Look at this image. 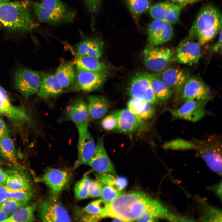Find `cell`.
Here are the masks:
<instances>
[{
    "mask_svg": "<svg viewBox=\"0 0 222 222\" xmlns=\"http://www.w3.org/2000/svg\"><path fill=\"white\" fill-rule=\"evenodd\" d=\"M145 193L134 191L121 194L111 202L107 209L97 216L118 218L122 221H133L144 214L154 202Z\"/></svg>",
    "mask_w": 222,
    "mask_h": 222,
    "instance_id": "1",
    "label": "cell"
},
{
    "mask_svg": "<svg viewBox=\"0 0 222 222\" xmlns=\"http://www.w3.org/2000/svg\"><path fill=\"white\" fill-rule=\"evenodd\" d=\"M222 26V15L220 10L212 5H206L198 12L190 29L189 39H196L200 45H203L220 33Z\"/></svg>",
    "mask_w": 222,
    "mask_h": 222,
    "instance_id": "2",
    "label": "cell"
},
{
    "mask_svg": "<svg viewBox=\"0 0 222 222\" xmlns=\"http://www.w3.org/2000/svg\"><path fill=\"white\" fill-rule=\"evenodd\" d=\"M30 5L40 23L51 26L69 24L76 17V11L61 0H41Z\"/></svg>",
    "mask_w": 222,
    "mask_h": 222,
    "instance_id": "3",
    "label": "cell"
},
{
    "mask_svg": "<svg viewBox=\"0 0 222 222\" xmlns=\"http://www.w3.org/2000/svg\"><path fill=\"white\" fill-rule=\"evenodd\" d=\"M0 22L12 31L29 32L37 27L28 5L10 1L0 3Z\"/></svg>",
    "mask_w": 222,
    "mask_h": 222,
    "instance_id": "4",
    "label": "cell"
},
{
    "mask_svg": "<svg viewBox=\"0 0 222 222\" xmlns=\"http://www.w3.org/2000/svg\"><path fill=\"white\" fill-rule=\"evenodd\" d=\"M195 144L197 156L201 158L212 171L222 175V149L220 141L215 137H210Z\"/></svg>",
    "mask_w": 222,
    "mask_h": 222,
    "instance_id": "5",
    "label": "cell"
},
{
    "mask_svg": "<svg viewBox=\"0 0 222 222\" xmlns=\"http://www.w3.org/2000/svg\"><path fill=\"white\" fill-rule=\"evenodd\" d=\"M57 195L48 197L43 201L38 208L39 216L44 222L71 221V219L65 208Z\"/></svg>",
    "mask_w": 222,
    "mask_h": 222,
    "instance_id": "6",
    "label": "cell"
},
{
    "mask_svg": "<svg viewBox=\"0 0 222 222\" xmlns=\"http://www.w3.org/2000/svg\"><path fill=\"white\" fill-rule=\"evenodd\" d=\"M129 92L132 98L151 104L158 102L151 85L150 74L146 72L138 73L132 77Z\"/></svg>",
    "mask_w": 222,
    "mask_h": 222,
    "instance_id": "7",
    "label": "cell"
},
{
    "mask_svg": "<svg viewBox=\"0 0 222 222\" xmlns=\"http://www.w3.org/2000/svg\"><path fill=\"white\" fill-rule=\"evenodd\" d=\"M174 52L170 48L150 45L144 51V63L150 70L155 72H162L168 66Z\"/></svg>",
    "mask_w": 222,
    "mask_h": 222,
    "instance_id": "8",
    "label": "cell"
},
{
    "mask_svg": "<svg viewBox=\"0 0 222 222\" xmlns=\"http://www.w3.org/2000/svg\"><path fill=\"white\" fill-rule=\"evenodd\" d=\"M41 78L37 72L22 68L16 72L14 78L16 89L25 97L37 92Z\"/></svg>",
    "mask_w": 222,
    "mask_h": 222,
    "instance_id": "9",
    "label": "cell"
},
{
    "mask_svg": "<svg viewBox=\"0 0 222 222\" xmlns=\"http://www.w3.org/2000/svg\"><path fill=\"white\" fill-rule=\"evenodd\" d=\"M200 46L190 39L183 40L174 53L171 61L190 66L197 63L202 56Z\"/></svg>",
    "mask_w": 222,
    "mask_h": 222,
    "instance_id": "10",
    "label": "cell"
},
{
    "mask_svg": "<svg viewBox=\"0 0 222 222\" xmlns=\"http://www.w3.org/2000/svg\"><path fill=\"white\" fill-rule=\"evenodd\" d=\"M0 114L17 125L24 124L30 120V117L25 109L13 105L6 92L0 86Z\"/></svg>",
    "mask_w": 222,
    "mask_h": 222,
    "instance_id": "11",
    "label": "cell"
},
{
    "mask_svg": "<svg viewBox=\"0 0 222 222\" xmlns=\"http://www.w3.org/2000/svg\"><path fill=\"white\" fill-rule=\"evenodd\" d=\"M182 7L183 5L165 2L154 4L149 10L154 20L172 24L179 21Z\"/></svg>",
    "mask_w": 222,
    "mask_h": 222,
    "instance_id": "12",
    "label": "cell"
},
{
    "mask_svg": "<svg viewBox=\"0 0 222 222\" xmlns=\"http://www.w3.org/2000/svg\"><path fill=\"white\" fill-rule=\"evenodd\" d=\"M67 118L73 122L78 131L79 136L88 131L89 116L88 106L82 99L73 102L66 111Z\"/></svg>",
    "mask_w": 222,
    "mask_h": 222,
    "instance_id": "13",
    "label": "cell"
},
{
    "mask_svg": "<svg viewBox=\"0 0 222 222\" xmlns=\"http://www.w3.org/2000/svg\"><path fill=\"white\" fill-rule=\"evenodd\" d=\"M210 98L204 100L188 99L179 108L173 110L171 113L175 117L192 122L198 121L205 114V106Z\"/></svg>",
    "mask_w": 222,
    "mask_h": 222,
    "instance_id": "14",
    "label": "cell"
},
{
    "mask_svg": "<svg viewBox=\"0 0 222 222\" xmlns=\"http://www.w3.org/2000/svg\"><path fill=\"white\" fill-rule=\"evenodd\" d=\"M70 178V175L67 172L49 168L36 180L46 184L50 189L52 194L57 195L62 191Z\"/></svg>",
    "mask_w": 222,
    "mask_h": 222,
    "instance_id": "15",
    "label": "cell"
},
{
    "mask_svg": "<svg viewBox=\"0 0 222 222\" xmlns=\"http://www.w3.org/2000/svg\"><path fill=\"white\" fill-rule=\"evenodd\" d=\"M182 91V97L185 100H202L210 98L208 87L200 77L197 76L189 77Z\"/></svg>",
    "mask_w": 222,
    "mask_h": 222,
    "instance_id": "16",
    "label": "cell"
},
{
    "mask_svg": "<svg viewBox=\"0 0 222 222\" xmlns=\"http://www.w3.org/2000/svg\"><path fill=\"white\" fill-rule=\"evenodd\" d=\"M107 77L105 72L78 71L76 77V84L81 90L90 92L99 88L104 84Z\"/></svg>",
    "mask_w": 222,
    "mask_h": 222,
    "instance_id": "17",
    "label": "cell"
},
{
    "mask_svg": "<svg viewBox=\"0 0 222 222\" xmlns=\"http://www.w3.org/2000/svg\"><path fill=\"white\" fill-rule=\"evenodd\" d=\"M87 164L97 173H108L116 175L113 165L105 148L102 139L98 140L94 154Z\"/></svg>",
    "mask_w": 222,
    "mask_h": 222,
    "instance_id": "18",
    "label": "cell"
},
{
    "mask_svg": "<svg viewBox=\"0 0 222 222\" xmlns=\"http://www.w3.org/2000/svg\"><path fill=\"white\" fill-rule=\"evenodd\" d=\"M160 77L171 90L173 89L177 92L182 90L186 81L189 77L187 71L174 67L165 68L162 72Z\"/></svg>",
    "mask_w": 222,
    "mask_h": 222,
    "instance_id": "19",
    "label": "cell"
},
{
    "mask_svg": "<svg viewBox=\"0 0 222 222\" xmlns=\"http://www.w3.org/2000/svg\"><path fill=\"white\" fill-rule=\"evenodd\" d=\"M118 118L116 129L119 132L131 133L137 130L143 123V120L128 109L117 111Z\"/></svg>",
    "mask_w": 222,
    "mask_h": 222,
    "instance_id": "20",
    "label": "cell"
},
{
    "mask_svg": "<svg viewBox=\"0 0 222 222\" xmlns=\"http://www.w3.org/2000/svg\"><path fill=\"white\" fill-rule=\"evenodd\" d=\"M6 172L7 178L3 183L7 187L16 191H32L31 180L25 173L16 169Z\"/></svg>",
    "mask_w": 222,
    "mask_h": 222,
    "instance_id": "21",
    "label": "cell"
},
{
    "mask_svg": "<svg viewBox=\"0 0 222 222\" xmlns=\"http://www.w3.org/2000/svg\"><path fill=\"white\" fill-rule=\"evenodd\" d=\"M63 90L55 75L45 74L41 78L37 93L41 98L47 99L59 94Z\"/></svg>",
    "mask_w": 222,
    "mask_h": 222,
    "instance_id": "22",
    "label": "cell"
},
{
    "mask_svg": "<svg viewBox=\"0 0 222 222\" xmlns=\"http://www.w3.org/2000/svg\"><path fill=\"white\" fill-rule=\"evenodd\" d=\"M103 45V42L99 39L89 37L78 43L76 47L79 55L88 56L98 59L102 55Z\"/></svg>",
    "mask_w": 222,
    "mask_h": 222,
    "instance_id": "23",
    "label": "cell"
},
{
    "mask_svg": "<svg viewBox=\"0 0 222 222\" xmlns=\"http://www.w3.org/2000/svg\"><path fill=\"white\" fill-rule=\"evenodd\" d=\"M96 146L93 138L88 131L79 136L77 146L79 163L87 164L94 154Z\"/></svg>",
    "mask_w": 222,
    "mask_h": 222,
    "instance_id": "24",
    "label": "cell"
},
{
    "mask_svg": "<svg viewBox=\"0 0 222 222\" xmlns=\"http://www.w3.org/2000/svg\"><path fill=\"white\" fill-rule=\"evenodd\" d=\"M74 65L72 61L64 62L56 70L55 75L63 89L72 86L76 80Z\"/></svg>",
    "mask_w": 222,
    "mask_h": 222,
    "instance_id": "25",
    "label": "cell"
},
{
    "mask_svg": "<svg viewBox=\"0 0 222 222\" xmlns=\"http://www.w3.org/2000/svg\"><path fill=\"white\" fill-rule=\"evenodd\" d=\"M88 109L89 117L93 120L103 117L109 109V104L104 97L99 95H89L88 97Z\"/></svg>",
    "mask_w": 222,
    "mask_h": 222,
    "instance_id": "26",
    "label": "cell"
},
{
    "mask_svg": "<svg viewBox=\"0 0 222 222\" xmlns=\"http://www.w3.org/2000/svg\"><path fill=\"white\" fill-rule=\"evenodd\" d=\"M127 107L132 113L142 120L150 119L155 113L151 104L132 97L128 101Z\"/></svg>",
    "mask_w": 222,
    "mask_h": 222,
    "instance_id": "27",
    "label": "cell"
},
{
    "mask_svg": "<svg viewBox=\"0 0 222 222\" xmlns=\"http://www.w3.org/2000/svg\"><path fill=\"white\" fill-rule=\"evenodd\" d=\"M78 71L105 72L107 67L98 59L87 56L79 55L74 62Z\"/></svg>",
    "mask_w": 222,
    "mask_h": 222,
    "instance_id": "28",
    "label": "cell"
},
{
    "mask_svg": "<svg viewBox=\"0 0 222 222\" xmlns=\"http://www.w3.org/2000/svg\"><path fill=\"white\" fill-rule=\"evenodd\" d=\"M36 203L23 206L11 214L3 222H32L35 220V212L38 207Z\"/></svg>",
    "mask_w": 222,
    "mask_h": 222,
    "instance_id": "29",
    "label": "cell"
},
{
    "mask_svg": "<svg viewBox=\"0 0 222 222\" xmlns=\"http://www.w3.org/2000/svg\"><path fill=\"white\" fill-rule=\"evenodd\" d=\"M168 213L166 208L160 202L155 200L150 207L135 221L138 222L155 221L159 219H164Z\"/></svg>",
    "mask_w": 222,
    "mask_h": 222,
    "instance_id": "30",
    "label": "cell"
},
{
    "mask_svg": "<svg viewBox=\"0 0 222 222\" xmlns=\"http://www.w3.org/2000/svg\"><path fill=\"white\" fill-rule=\"evenodd\" d=\"M151 85L157 98L160 100L166 101L172 95V91L156 74H150Z\"/></svg>",
    "mask_w": 222,
    "mask_h": 222,
    "instance_id": "31",
    "label": "cell"
},
{
    "mask_svg": "<svg viewBox=\"0 0 222 222\" xmlns=\"http://www.w3.org/2000/svg\"><path fill=\"white\" fill-rule=\"evenodd\" d=\"M0 156L16 167H20L14 141L9 136L0 140Z\"/></svg>",
    "mask_w": 222,
    "mask_h": 222,
    "instance_id": "32",
    "label": "cell"
},
{
    "mask_svg": "<svg viewBox=\"0 0 222 222\" xmlns=\"http://www.w3.org/2000/svg\"><path fill=\"white\" fill-rule=\"evenodd\" d=\"M97 181L105 185L110 186L122 191L128 183L127 179L122 176H116L111 173H98L95 174Z\"/></svg>",
    "mask_w": 222,
    "mask_h": 222,
    "instance_id": "33",
    "label": "cell"
},
{
    "mask_svg": "<svg viewBox=\"0 0 222 222\" xmlns=\"http://www.w3.org/2000/svg\"><path fill=\"white\" fill-rule=\"evenodd\" d=\"M171 25L156 20L150 23L148 28V40L150 45L157 46L160 37Z\"/></svg>",
    "mask_w": 222,
    "mask_h": 222,
    "instance_id": "34",
    "label": "cell"
},
{
    "mask_svg": "<svg viewBox=\"0 0 222 222\" xmlns=\"http://www.w3.org/2000/svg\"><path fill=\"white\" fill-rule=\"evenodd\" d=\"M32 196V191H16L0 184V203L9 199H14L28 202Z\"/></svg>",
    "mask_w": 222,
    "mask_h": 222,
    "instance_id": "35",
    "label": "cell"
},
{
    "mask_svg": "<svg viewBox=\"0 0 222 222\" xmlns=\"http://www.w3.org/2000/svg\"><path fill=\"white\" fill-rule=\"evenodd\" d=\"M133 17L138 19L150 7V0H125Z\"/></svg>",
    "mask_w": 222,
    "mask_h": 222,
    "instance_id": "36",
    "label": "cell"
},
{
    "mask_svg": "<svg viewBox=\"0 0 222 222\" xmlns=\"http://www.w3.org/2000/svg\"><path fill=\"white\" fill-rule=\"evenodd\" d=\"M90 181L89 178L86 174L76 183L74 191L75 197L77 200L84 199L88 197V190Z\"/></svg>",
    "mask_w": 222,
    "mask_h": 222,
    "instance_id": "37",
    "label": "cell"
},
{
    "mask_svg": "<svg viewBox=\"0 0 222 222\" xmlns=\"http://www.w3.org/2000/svg\"><path fill=\"white\" fill-rule=\"evenodd\" d=\"M200 220L204 221H222L221 211L207 205L202 210Z\"/></svg>",
    "mask_w": 222,
    "mask_h": 222,
    "instance_id": "38",
    "label": "cell"
},
{
    "mask_svg": "<svg viewBox=\"0 0 222 222\" xmlns=\"http://www.w3.org/2000/svg\"><path fill=\"white\" fill-rule=\"evenodd\" d=\"M27 203L16 199H9L0 203V208L5 213L9 215L12 214Z\"/></svg>",
    "mask_w": 222,
    "mask_h": 222,
    "instance_id": "39",
    "label": "cell"
},
{
    "mask_svg": "<svg viewBox=\"0 0 222 222\" xmlns=\"http://www.w3.org/2000/svg\"><path fill=\"white\" fill-rule=\"evenodd\" d=\"M109 203L102 199L96 200L88 204L83 211L89 214H99L105 211Z\"/></svg>",
    "mask_w": 222,
    "mask_h": 222,
    "instance_id": "40",
    "label": "cell"
},
{
    "mask_svg": "<svg viewBox=\"0 0 222 222\" xmlns=\"http://www.w3.org/2000/svg\"><path fill=\"white\" fill-rule=\"evenodd\" d=\"M103 186L100 195L101 199L110 203L122 193L115 188L108 185Z\"/></svg>",
    "mask_w": 222,
    "mask_h": 222,
    "instance_id": "41",
    "label": "cell"
},
{
    "mask_svg": "<svg viewBox=\"0 0 222 222\" xmlns=\"http://www.w3.org/2000/svg\"><path fill=\"white\" fill-rule=\"evenodd\" d=\"M118 122L117 112L105 117L102 120L101 124L105 130L109 131L116 129Z\"/></svg>",
    "mask_w": 222,
    "mask_h": 222,
    "instance_id": "42",
    "label": "cell"
},
{
    "mask_svg": "<svg viewBox=\"0 0 222 222\" xmlns=\"http://www.w3.org/2000/svg\"><path fill=\"white\" fill-rule=\"evenodd\" d=\"M81 1L85 10L91 15L97 13L101 8L102 0H81Z\"/></svg>",
    "mask_w": 222,
    "mask_h": 222,
    "instance_id": "43",
    "label": "cell"
},
{
    "mask_svg": "<svg viewBox=\"0 0 222 222\" xmlns=\"http://www.w3.org/2000/svg\"><path fill=\"white\" fill-rule=\"evenodd\" d=\"M164 147L165 149H188L195 148V145L187 141L177 140L166 144Z\"/></svg>",
    "mask_w": 222,
    "mask_h": 222,
    "instance_id": "44",
    "label": "cell"
},
{
    "mask_svg": "<svg viewBox=\"0 0 222 222\" xmlns=\"http://www.w3.org/2000/svg\"><path fill=\"white\" fill-rule=\"evenodd\" d=\"M103 184L98 181H90L88 190V196L97 197L100 196Z\"/></svg>",
    "mask_w": 222,
    "mask_h": 222,
    "instance_id": "45",
    "label": "cell"
},
{
    "mask_svg": "<svg viewBox=\"0 0 222 222\" xmlns=\"http://www.w3.org/2000/svg\"><path fill=\"white\" fill-rule=\"evenodd\" d=\"M10 132V130L8 126L0 117V140L9 136Z\"/></svg>",
    "mask_w": 222,
    "mask_h": 222,
    "instance_id": "46",
    "label": "cell"
},
{
    "mask_svg": "<svg viewBox=\"0 0 222 222\" xmlns=\"http://www.w3.org/2000/svg\"><path fill=\"white\" fill-rule=\"evenodd\" d=\"M215 194L216 195L220 200H222V183H219L217 184L209 187Z\"/></svg>",
    "mask_w": 222,
    "mask_h": 222,
    "instance_id": "47",
    "label": "cell"
},
{
    "mask_svg": "<svg viewBox=\"0 0 222 222\" xmlns=\"http://www.w3.org/2000/svg\"><path fill=\"white\" fill-rule=\"evenodd\" d=\"M218 40L213 47V50L214 51H221L222 50V30L220 32Z\"/></svg>",
    "mask_w": 222,
    "mask_h": 222,
    "instance_id": "48",
    "label": "cell"
},
{
    "mask_svg": "<svg viewBox=\"0 0 222 222\" xmlns=\"http://www.w3.org/2000/svg\"><path fill=\"white\" fill-rule=\"evenodd\" d=\"M7 172L0 167V184L3 183L7 176Z\"/></svg>",
    "mask_w": 222,
    "mask_h": 222,
    "instance_id": "49",
    "label": "cell"
},
{
    "mask_svg": "<svg viewBox=\"0 0 222 222\" xmlns=\"http://www.w3.org/2000/svg\"><path fill=\"white\" fill-rule=\"evenodd\" d=\"M172 2L178 3V4L183 5L190 2L194 0H170Z\"/></svg>",
    "mask_w": 222,
    "mask_h": 222,
    "instance_id": "50",
    "label": "cell"
},
{
    "mask_svg": "<svg viewBox=\"0 0 222 222\" xmlns=\"http://www.w3.org/2000/svg\"><path fill=\"white\" fill-rule=\"evenodd\" d=\"M8 217V215L5 213L0 208V222H3Z\"/></svg>",
    "mask_w": 222,
    "mask_h": 222,
    "instance_id": "51",
    "label": "cell"
},
{
    "mask_svg": "<svg viewBox=\"0 0 222 222\" xmlns=\"http://www.w3.org/2000/svg\"><path fill=\"white\" fill-rule=\"evenodd\" d=\"M6 164V162L1 160H0V165H5Z\"/></svg>",
    "mask_w": 222,
    "mask_h": 222,
    "instance_id": "52",
    "label": "cell"
},
{
    "mask_svg": "<svg viewBox=\"0 0 222 222\" xmlns=\"http://www.w3.org/2000/svg\"><path fill=\"white\" fill-rule=\"evenodd\" d=\"M10 0H0V3L10 1Z\"/></svg>",
    "mask_w": 222,
    "mask_h": 222,
    "instance_id": "53",
    "label": "cell"
}]
</instances>
